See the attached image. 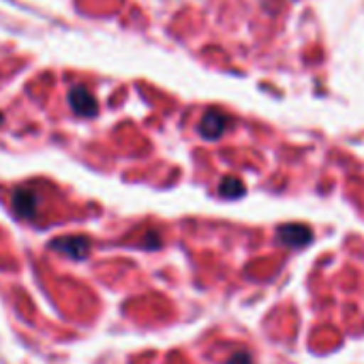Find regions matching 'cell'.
<instances>
[{
    "instance_id": "obj_1",
    "label": "cell",
    "mask_w": 364,
    "mask_h": 364,
    "mask_svg": "<svg viewBox=\"0 0 364 364\" xmlns=\"http://www.w3.org/2000/svg\"><path fill=\"white\" fill-rule=\"evenodd\" d=\"M277 238L285 247L300 249V247H306L313 242V230L306 225H300V223H287L277 230Z\"/></svg>"
},
{
    "instance_id": "obj_7",
    "label": "cell",
    "mask_w": 364,
    "mask_h": 364,
    "mask_svg": "<svg viewBox=\"0 0 364 364\" xmlns=\"http://www.w3.org/2000/svg\"><path fill=\"white\" fill-rule=\"evenodd\" d=\"M228 364H253V360H251V353L249 351H236L228 360Z\"/></svg>"
},
{
    "instance_id": "obj_6",
    "label": "cell",
    "mask_w": 364,
    "mask_h": 364,
    "mask_svg": "<svg viewBox=\"0 0 364 364\" xmlns=\"http://www.w3.org/2000/svg\"><path fill=\"white\" fill-rule=\"evenodd\" d=\"M219 193L228 200H236V198H242L245 196V185L242 180L236 178V176H225L221 182H219Z\"/></svg>"
},
{
    "instance_id": "obj_3",
    "label": "cell",
    "mask_w": 364,
    "mask_h": 364,
    "mask_svg": "<svg viewBox=\"0 0 364 364\" xmlns=\"http://www.w3.org/2000/svg\"><path fill=\"white\" fill-rule=\"evenodd\" d=\"M50 247L73 259H84L90 251V240L86 236H63V238L52 240Z\"/></svg>"
},
{
    "instance_id": "obj_4",
    "label": "cell",
    "mask_w": 364,
    "mask_h": 364,
    "mask_svg": "<svg viewBox=\"0 0 364 364\" xmlns=\"http://www.w3.org/2000/svg\"><path fill=\"white\" fill-rule=\"evenodd\" d=\"M228 129V116L217 112V109H210L204 114L202 122H200V133L206 137V139H219Z\"/></svg>"
},
{
    "instance_id": "obj_8",
    "label": "cell",
    "mask_w": 364,
    "mask_h": 364,
    "mask_svg": "<svg viewBox=\"0 0 364 364\" xmlns=\"http://www.w3.org/2000/svg\"><path fill=\"white\" fill-rule=\"evenodd\" d=\"M0 122H3V116H0Z\"/></svg>"
},
{
    "instance_id": "obj_5",
    "label": "cell",
    "mask_w": 364,
    "mask_h": 364,
    "mask_svg": "<svg viewBox=\"0 0 364 364\" xmlns=\"http://www.w3.org/2000/svg\"><path fill=\"white\" fill-rule=\"evenodd\" d=\"M37 204H39L37 196L28 189H18L11 198V206H14L16 215L20 219H26V221L37 215Z\"/></svg>"
},
{
    "instance_id": "obj_2",
    "label": "cell",
    "mask_w": 364,
    "mask_h": 364,
    "mask_svg": "<svg viewBox=\"0 0 364 364\" xmlns=\"http://www.w3.org/2000/svg\"><path fill=\"white\" fill-rule=\"evenodd\" d=\"M69 105L77 116H90L92 118L99 112V103L86 86H73L69 90Z\"/></svg>"
}]
</instances>
